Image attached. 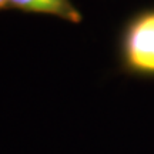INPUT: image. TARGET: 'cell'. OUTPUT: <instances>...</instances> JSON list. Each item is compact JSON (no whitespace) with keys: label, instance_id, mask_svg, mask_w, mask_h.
<instances>
[{"label":"cell","instance_id":"3957f363","mask_svg":"<svg viewBox=\"0 0 154 154\" xmlns=\"http://www.w3.org/2000/svg\"><path fill=\"white\" fill-rule=\"evenodd\" d=\"M9 9V0H0V10Z\"/></svg>","mask_w":154,"mask_h":154},{"label":"cell","instance_id":"7a4b0ae2","mask_svg":"<svg viewBox=\"0 0 154 154\" xmlns=\"http://www.w3.org/2000/svg\"><path fill=\"white\" fill-rule=\"evenodd\" d=\"M9 9L23 13L56 16L70 23H80L83 19L72 0H9Z\"/></svg>","mask_w":154,"mask_h":154},{"label":"cell","instance_id":"6da1fadb","mask_svg":"<svg viewBox=\"0 0 154 154\" xmlns=\"http://www.w3.org/2000/svg\"><path fill=\"white\" fill-rule=\"evenodd\" d=\"M117 56L123 73L154 79V6L140 9L121 27Z\"/></svg>","mask_w":154,"mask_h":154}]
</instances>
